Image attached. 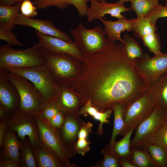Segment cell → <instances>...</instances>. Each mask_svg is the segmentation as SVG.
I'll list each match as a JSON object with an SVG mask.
<instances>
[{"instance_id": "cell-1", "label": "cell", "mask_w": 167, "mask_h": 167, "mask_svg": "<svg viewBox=\"0 0 167 167\" xmlns=\"http://www.w3.org/2000/svg\"><path fill=\"white\" fill-rule=\"evenodd\" d=\"M128 57L124 44L111 41L109 45L81 62L77 75L69 86L84 100L101 111L121 102L127 105L147 85Z\"/></svg>"}, {"instance_id": "cell-2", "label": "cell", "mask_w": 167, "mask_h": 167, "mask_svg": "<svg viewBox=\"0 0 167 167\" xmlns=\"http://www.w3.org/2000/svg\"><path fill=\"white\" fill-rule=\"evenodd\" d=\"M45 63L43 54L38 43L21 50H15L7 44L0 46V69L27 68Z\"/></svg>"}, {"instance_id": "cell-3", "label": "cell", "mask_w": 167, "mask_h": 167, "mask_svg": "<svg viewBox=\"0 0 167 167\" xmlns=\"http://www.w3.org/2000/svg\"><path fill=\"white\" fill-rule=\"evenodd\" d=\"M34 114L41 143L54 152L66 167H78L71 163L70 159L76 154L64 142L60 134L59 129L51 126L43 118L41 113Z\"/></svg>"}, {"instance_id": "cell-4", "label": "cell", "mask_w": 167, "mask_h": 167, "mask_svg": "<svg viewBox=\"0 0 167 167\" xmlns=\"http://www.w3.org/2000/svg\"><path fill=\"white\" fill-rule=\"evenodd\" d=\"M70 33L74 43L85 57L105 48L111 42L106 38L104 30L100 25L87 29L80 22Z\"/></svg>"}, {"instance_id": "cell-5", "label": "cell", "mask_w": 167, "mask_h": 167, "mask_svg": "<svg viewBox=\"0 0 167 167\" xmlns=\"http://www.w3.org/2000/svg\"><path fill=\"white\" fill-rule=\"evenodd\" d=\"M41 49L45 64L56 82L68 86L78 73L82 62L68 54H51Z\"/></svg>"}, {"instance_id": "cell-6", "label": "cell", "mask_w": 167, "mask_h": 167, "mask_svg": "<svg viewBox=\"0 0 167 167\" xmlns=\"http://www.w3.org/2000/svg\"><path fill=\"white\" fill-rule=\"evenodd\" d=\"M8 78L19 94V108L34 114L41 113L47 103L36 87L26 78L9 71Z\"/></svg>"}, {"instance_id": "cell-7", "label": "cell", "mask_w": 167, "mask_h": 167, "mask_svg": "<svg viewBox=\"0 0 167 167\" xmlns=\"http://www.w3.org/2000/svg\"><path fill=\"white\" fill-rule=\"evenodd\" d=\"M4 69L27 79L39 90L47 103L53 99L58 84L45 63L29 68H8Z\"/></svg>"}, {"instance_id": "cell-8", "label": "cell", "mask_w": 167, "mask_h": 167, "mask_svg": "<svg viewBox=\"0 0 167 167\" xmlns=\"http://www.w3.org/2000/svg\"><path fill=\"white\" fill-rule=\"evenodd\" d=\"M156 105L145 90L126 106L124 125L119 135H124L130 129L136 127L153 111Z\"/></svg>"}, {"instance_id": "cell-9", "label": "cell", "mask_w": 167, "mask_h": 167, "mask_svg": "<svg viewBox=\"0 0 167 167\" xmlns=\"http://www.w3.org/2000/svg\"><path fill=\"white\" fill-rule=\"evenodd\" d=\"M8 130L15 131L21 140L28 137L33 147L39 146L41 143L34 114L24 111L19 108L11 115L7 122L6 130Z\"/></svg>"}, {"instance_id": "cell-10", "label": "cell", "mask_w": 167, "mask_h": 167, "mask_svg": "<svg viewBox=\"0 0 167 167\" xmlns=\"http://www.w3.org/2000/svg\"><path fill=\"white\" fill-rule=\"evenodd\" d=\"M166 121L167 110L156 105L152 113L135 129V135L131 140V148H143L152 134Z\"/></svg>"}, {"instance_id": "cell-11", "label": "cell", "mask_w": 167, "mask_h": 167, "mask_svg": "<svg viewBox=\"0 0 167 167\" xmlns=\"http://www.w3.org/2000/svg\"><path fill=\"white\" fill-rule=\"evenodd\" d=\"M41 48L51 54H66L81 62L85 58L74 42H70L58 37L42 34L34 30Z\"/></svg>"}, {"instance_id": "cell-12", "label": "cell", "mask_w": 167, "mask_h": 167, "mask_svg": "<svg viewBox=\"0 0 167 167\" xmlns=\"http://www.w3.org/2000/svg\"><path fill=\"white\" fill-rule=\"evenodd\" d=\"M135 67L148 86L167 71V53L137 61Z\"/></svg>"}, {"instance_id": "cell-13", "label": "cell", "mask_w": 167, "mask_h": 167, "mask_svg": "<svg viewBox=\"0 0 167 167\" xmlns=\"http://www.w3.org/2000/svg\"><path fill=\"white\" fill-rule=\"evenodd\" d=\"M13 24L15 26L18 25L31 27L42 34L60 38L70 42H74L71 37L67 34L57 28L51 20L33 19L19 13L15 18Z\"/></svg>"}, {"instance_id": "cell-14", "label": "cell", "mask_w": 167, "mask_h": 167, "mask_svg": "<svg viewBox=\"0 0 167 167\" xmlns=\"http://www.w3.org/2000/svg\"><path fill=\"white\" fill-rule=\"evenodd\" d=\"M8 73L0 69V105L11 115L19 108L20 97L17 88L8 79Z\"/></svg>"}, {"instance_id": "cell-15", "label": "cell", "mask_w": 167, "mask_h": 167, "mask_svg": "<svg viewBox=\"0 0 167 167\" xmlns=\"http://www.w3.org/2000/svg\"><path fill=\"white\" fill-rule=\"evenodd\" d=\"M90 2L86 15L89 22L105 18V16L107 14L118 19L124 18L126 17L122 13L131 11L130 8L126 7L123 3L119 1L109 3L92 0Z\"/></svg>"}, {"instance_id": "cell-16", "label": "cell", "mask_w": 167, "mask_h": 167, "mask_svg": "<svg viewBox=\"0 0 167 167\" xmlns=\"http://www.w3.org/2000/svg\"><path fill=\"white\" fill-rule=\"evenodd\" d=\"M52 101L56 103L60 110L65 113L79 112L84 104L83 99L69 86L59 84Z\"/></svg>"}, {"instance_id": "cell-17", "label": "cell", "mask_w": 167, "mask_h": 167, "mask_svg": "<svg viewBox=\"0 0 167 167\" xmlns=\"http://www.w3.org/2000/svg\"><path fill=\"white\" fill-rule=\"evenodd\" d=\"M79 112L65 113L64 122L59 129L61 138L66 146L75 154L74 148L79 131L84 122Z\"/></svg>"}, {"instance_id": "cell-18", "label": "cell", "mask_w": 167, "mask_h": 167, "mask_svg": "<svg viewBox=\"0 0 167 167\" xmlns=\"http://www.w3.org/2000/svg\"><path fill=\"white\" fill-rule=\"evenodd\" d=\"M99 20L104 26V30L108 39L112 41H119L124 44L121 37L122 32L132 31L135 18L127 20L125 18L115 21L105 20L103 18Z\"/></svg>"}, {"instance_id": "cell-19", "label": "cell", "mask_w": 167, "mask_h": 167, "mask_svg": "<svg viewBox=\"0 0 167 167\" xmlns=\"http://www.w3.org/2000/svg\"><path fill=\"white\" fill-rule=\"evenodd\" d=\"M156 105L167 110V71L145 89Z\"/></svg>"}, {"instance_id": "cell-20", "label": "cell", "mask_w": 167, "mask_h": 167, "mask_svg": "<svg viewBox=\"0 0 167 167\" xmlns=\"http://www.w3.org/2000/svg\"><path fill=\"white\" fill-rule=\"evenodd\" d=\"M15 131L6 130L3 143L2 157L10 159L20 165V147L21 140Z\"/></svg>"}, {"instance_id": "cell-21", "label": "cell", "mask_w": 167, "mask_h": 167, "mask_svg": "<svg viewBox=\"0 0 167 167\" xmlns=\"http://www.w3.org/2000/svg\"><path fill=\"white\" fill-rule=\"evenodd\" d=\"M113 112L110 108L106 109L104 111H101L96 107L93 106L90 100H88L81 107L79 113L80 115L87 117L90 115L93 119L99 121L97 133L102 135L103 133V127L104 123L109 122V118Z\"/></svg>"}, {"instance_id": "cell-22", "label": "cell", "mask_w": 167, "mask_h": 167, "mask_svg": "<svg viewBox=\"0 0 167 167\" xmlns=\"http://www.w3.org/2000/svg\"><path fill=\"white\" fill-rule=\"evenodd\" d=\"M33 148L38 167H66L54 152L42 143Z\"/></svg>"}, {"instance_id": "cell-23", "label": "cell", "mask_w": 167, "mask_h": 167, "mask_svg": "<svg viewBox=\"0 0 167 167\" xmlns=\"http://www.w3.org/2000/svg\"><path fill=\"white\" fill-rule=\"evenodd\" d=\"M126 106L123 103L118 102L112 104L109 107L113 113L114 123L110 139L105 148L111 152L116 138L119 135L124 126V116Z\"/></svg>"}, {"instance_id": "cell-24", "label": "cell", "mask_w": 167, "mask_h": 167, "mask_svg": "<svg viewBox=\"0 0 167 167\" xmlns=\"http://www.w3.org/2000/svg\"><path fill=\"white\" fill-rule=\"evenodd\" d=\"M122 39L127 56L130 60L135 62L150 57L143 50L139 42L133 37L126 34Z\"/></svg>"}, {"instance_id": "cell-25", "label": "cell", "mask_w": 167, "mask_h": 167, "mask_svg": "<svg viewBox=\"0 0 167 167\" xmlns=\"http://www.w3.org/2000/svg\"><path fill=\"white\" fill-rule=\"evenodd\" d=\"M20 152L19 167H38L33 147L28 137L24 140H21Z\"/></svg>"}, {"instance_id": "cell-26", "label": "cell", "mask_w": 167, "mask_h": 167, "mask_svg": "<svg viewBox=\"0 0 167 167\" xmlns=\"http://www.w3.org/2000/svg\"><path fill=\"white\" fill-rule=\"evenodd\" d=\"M21 2L11 6L0 5V27L11 30L15 28L13 22L20 11Z\"/></svg>"}, {"instance_id": "cell-27", "label": "cell", "mask_w": 167, "mask_h": 167, "mask_svg": "<svg viewBox=\"0 0 167 167\" xmlns=\"http://www.w3.org/2000/svg\"><path fill=\"white\" fill-rule=\"evenodd\" d=\"M128 157L136 167H155L149 153L145 148L141 150L131 148Z\"/></svg>"}, {"instance_id": "cell-28", "label": "cell", "mask_w": 167, "mask_h": 167, "mask_svg": "<svg viewBox=\"0 0 167 167\" xmlns=\"http://www.w3.org/2000/svg\"><path fill=\"white\" fill-rule=\"evenodd\" d=\"M149 153L155 167H167V150L158 144L146 143L143 148Z\"/></svg>"}, {"instance_id": "cell-29", "label": "cell", "mask_w": 167, "mask_h": 167, "mask_svg": "<svg viewBox=\"0 0 167 167\" xmlns=\"http://www.w3.org/2000/svg\"><path fill=\"white\" fill-rule=\"evenodd\" d=\"M159 0H132L131 1V11H134L137 17H145L159 4Z\"/></svg>"}, {"instance_id": "cell-30", "label": "cell", "mask_w": 167, "mask_h": 167, "mask_svg": "<svg viewBox=\"0 0 167 167\" xmlns=\"http://www.w3.org/2000/svg\"><path fill=\"white\" fill-rule=\"evenodd\" d=\"M135 127L130 129L118 141H115L113 148V153L118 157H128L131 150V137Z\"/></svg>"}, {"instance_id": "cell-31", "label": "cell", "mask_w": 167, "mask_h": 167, "mask_svg": "<svg viewBox=\"0 0 167 167\" xmlns=\"http://www.w3.org/2000/svg\"><path fill=\"white\" fill-rule=\"evenodd\" d=\"M157 28L156 25L152 24L145 17L136 18L132 32L135 36L141 39L148 34L156 32Z\"/></svg>"}, {"instance_id": "cell-32", "label": "cell", "mask_w": 167, "mask_h": 167, "mask_svg": "<svg viewBox=\"0 0 167 167\" xmlns=\"http://www.w3.org/2000/svg\"><path fill=\"white\" fill-rule=\"evenodd\" d=\"M143 45L147 47L150 53L154 55L161 54V48L159 34L156 32L152 33L142 37L141 39Z\"/></svg>"}, {"instance_id": "cell-33", "label": "cell", "mask_w": 167, "mask_h": 167, "mask_svg": "<svg viewBox=\"0 0 167 167\" xmlns=\"http://www.w3.org/2000/svg\"><path fill=\"white\" fill-rule=\"evenodd\" d=\"M146 143L159 145L167 150V121L157 129Z\"/></svg>"}, {"instance_id": "cell-34", "label": "cell", "mask_w": 167, "mask_h": 167, "mask_svg": "<svg viewBox=\"0 0 167 167\" xmlns=\"http://www.w3.org/2000/svg\"><path fill=\"white\" fill-rule=\"evenodd\" d=\"M101 152L104 156L103 158L91 167H120L118 161V157L112 152L105 148L102 149Z\"/></svg>"}, {"instance_id": "cell-35", "label": "cell", "mask_w": 167, "mask_h": 167, "mask_svg": "<svg viewBox=\"0 0 167 167\" xmlns=\"http://www.w3.org/2000/svg\"><path fill=\"white\" fill-rule=\"evenodd\" d=\"M32 3L38 9H44L53 6L60 9H66L69 5L66 0H33Z\"/></svg>"}, {"instance_id": "cell-36", "label": "cell", "mask_w": 167, "mask_h": 167, "mask_svg": "<svg viewBox=\"0 0 167 167\" xmlns=\"http://www.w3.org/2000/svg\"><path fill=\"white\" fill-rule=\"evenodd\" d=\"M12 30L0 27V39L6 41L10 46H22L23 43L17 39V36Z\"/></svg>"}, {"instance_id": "cell-37", "label": "cell", "mask_w": 167, "mask_h": 167, "mask_svg": "<svg viewBox=\"0 0 167 167\" xmlns=\"http://www.w3.org/2000/svg\"><path fill=\"white\" fill-rule=\"evenodd\" d=\"M145 17L152 24L156 25L157 20L159 18L167 17V6L159 4Z\"/></svg>"}, {"instance_id": "cell-38", "label": "cell", "mask_w": 167, "mask_h": 167, "mask_svg": "<svg viewBox=\"0 0 167 167\" xmlns=\"http://www.w3.org/2000/svg\"><path fill=\"white\" fill-rule=\"evenodd\" d=\"M37 9L30 0H24L21 2L20 11L23 15L33 18L38 14Z\"/></svg>"}, {"instance_id": "cell-39", "label": "cell", "mask_w": 167, "mask_h": 167, "mask_svg": "<svg viewBox=\"0 0 167 167\" xmlns=\"http://www.w3.org/2000/svg\"><path fill=\"white\" fill-rule=\"evenodd\" d=\"M60 111L58 105L53 101H51L46 104L41 114L45 120L48 121Z\"/></svg>"}, {"instance_id": "cell-40", "label": "cell", "mask_w": 167, "mask_h": 167, "mask_svg": "<svg viewBox=\"0 0 167 167\" xmlns=\"http://www.w3.org/2000/svg\"><path fill=\"white\" fill-rule=\"evenodd\" d=\"M91 143L87 138H77L74 148L75 152L82 156H84L90 150Z\"/></svg>"}, {"instance_id": "cell-41", "label": "cell", "mask_w": 167, "mask_h": 167, "mask_svg": "<svg viewBox=\"0 0 167 167\" xmlns=\"http://www.w3.org/2000/svg\"><path fill=\"white\" fill-rule=\"evenodd\" d=\"M69 5H72L76 9L79 15L84 17L87 15L88 7L86 0H66Z\"/></svg>"}, {"instance_id": "cell-42", "label": "cell", "mask_w": 167, "mask_h": 167, "mask_svg": "<svg viewBox=\"0 0 167 167\" xmlns=\"http://www.w3.org/2000/svg\"><path fill=\"white\" fill-rule=\"evenodd\" d=\"M65 117V113L60 110L51 119L46 121L52 127L60 129L64 122Z\"/></svg>"}, {"instance_id": "cell-43", "label": "cell", "mask_w": 167, "mask_h": 167, "mask_svg": "<svg viewBox=\"0 0 167 167\" xmlns=\"http://www.w3.org/2000/svg\"><path fill=\"white\" fill-rule=\"evenodd\" d=\"M15 162L7 158L3 157L0 160V167H19Z\"/></svg>"}, {"instance_id": "cell-44", "label": "cell", "mask_w": 167, "mask_h": 167, "mask_svg": "<svg viewBox=\"0 0 167 167\" xmlns=\"http://www.w3.org/2000/svg\"><path fill=\"white\" fill-rule=\"evenodd\" d=\"M118 161L122 167H136L131 162L128 157H118Z\"/></svg>"}, {"instance_id": "cell-45", "label": "cell", "mask_w": 167, "mask_h": 167, "mask_svg": "<svg viewBox=\"0 0 167 167\" xmlns=\"http://www.w3.org/2000/svg\"><path fill=\"white\" fill-rule=\"evenodd\" d=\"M6 128V122H0V146L3 147V140Z\"/></svg>"}, {"instance_id": "cell-46", "label": "cell", "mask_w": 167, "mask_h": 167, "mask_svg": "<svg viewBox=\"0 0 167 167\" xmlns=\"http://www.w3.org/2000/svg\"><path fill=\"white\" fill-rule=\"evenodd\" d=\"M11 115L2 107L0 105V121L7 122Z\"/></svg>"}, {"instance_id": "cell-47", "label": "cell", "mask_w": 167, "mask_h": 167, "mask_svg": "<svg viewBox=\"0 0 167 167\" xmlns=\"http://www.w3.org/2000/svg\"><path fill=\"white\" fill-rule=\"evenodd\" d=\"M24 0H0V5L11 6L13 4L22 2Z\"/></svg>"}, {"instance_id": "cell-48", "label": "cell", "mask_w": 167, "mask_h": 167, "mask_svg": "<svg viewBox=\"0 0 167 167\" xmlns=\"http://www.w3.org/2000/svg\"><path fill=\"white\" fill-rule=\"evenodd\" d=\"M132 0H119V1L122 2L124 3L125 2H131Z\"/></svg>"}, {"instance_id": "cell-49", "label": "cell", "mask_w": 167, "mask_h": 167, "mask_svg": "<svg viewBox=\"0 0 167 167\" xmlns=\"http://www.w3.org/2000/svg\"><path fill=\"white\" fill-rule=\"evenodd\" d=\"M92 0H86L87 2H90V1ZM95 1H100L101 2H106V0H94Z\"/></svg>"}, {"instance_id": "cell-50", "label": "cell", "mask_w": 167, "mask_h": 167, "mask_svg": "<svg viewBox=\"0 0 167 167\" xmlns=\"http://www.w3.org/2000/svg\"><path fill=\"white\" fill-rule=\"evenodd\" d=\"M165 1H166V2H165V6H167V0H165Z\"/></svg>"}, {"instance_id": "cell-51", "label": "cell", "mask_w": 167, "mask_h": 167, "mask_svg": "<svg viewBox=\"0 0 167 167\" xmlns=\"http://www.w3.org/2000/svg\"></svg>"}]
</instances>
